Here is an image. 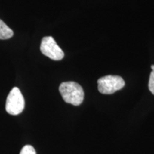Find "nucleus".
I'll return each mask as SVG.
<instances>
[{
  "mask_svg": "<svg viewBox=\"0 0 154 154\" xmlns=\"http://www.w3.org/2000/svg\"><path fill=\"white\" fill-rule=\"evenodd\" d=\"M14 35V32L10 28L0 19V39H9Z\"/></svg>",
  "mask_w": 154,
  "mask_h": 154,
  "instance_id": "obj_5",
  "label": "nucleus"
},
{
  "mask_svg": "<svg viewBox=\"0 0 154 154\" xmlns=\"http://www.w3.org/2000/svg\"><path fill=\"white\" fill-rule=\"evenodd\" d=\"M152 72L149 76V88L150 91L154 95V65L151 66Z\"/></svg>",
  "mask_w": 154,
  "mask_h": 154,
  "instance_id": "obj_6",
  "label": "nucleus"
},
{
  "mask_svg": "<svg viewBox=\"0 0 154 154\" xmlns=\"http://www.w3.org/2000/svg\"><path fill=\"white\" fill-rule=\"evenodd\" d=\"M24 96L19 88L14 87L9 92L6 101V111L9 114L16 116L21 113L24 109Z\"/></svg>",
  "mask_w": 154,
  "mask_h": 154,
  "instance_id": "obj_3",
  "label": "nucleus"
},
{
  "mask_svg": "<svg viewBox=\"0 0 154 154\" xmlns=\"http://www.w3.org/2000/svg\"><path fill=\"white\" fill-rule=\"evenodd\" d=\"M59 92L63 101L74 106H79L84 98V92L82 86L74 82L61 83L59 86Z\"/></svg>",
  "mask_w": 154,
  "mask_h": 154,
  "instance_id": "obj_1",
  "label": "nucleus"
},
{
  "mask_svg": "<svg viewBox=\"0 0 154 154\" xmlns=\"http://www.w3.org/2000/svg\"><path fill=\"white\" fill-rule=\"evenodd\" d=\"M40 50L44 55L54 61L61 60L64 57L62 49L51 36H45L42 38Z\"/></svg>",
  "mask_w": 154,
  "mask_h": 154,
  "instance_id": "obj_4",
  "label": "nucleus"
},
{
  "mask_svg": "<svg viewBox=\"0 0 154 154\" xmlns=\"http://www.w3.org/2000/svg\"><path fill=\"white\" fill-rule=\"evenodd\" d=\"M19 154H36V153L33 146L26 145L22 148Z\"/></svg>",
  "mask_w": 154,
  "mask_h": 154,
  "instance_id": "obj_7",
  "label": "nucleus"
},
{
  "mask_svg": "<svg viewBox=\"0 0 154 154\" xmlns=\"http://www.w3.org/2000/svg\"><path fill=\"white\" fill-rule=\"evenodd\" d=\"M98 89L101 94H112L121 90L125 86V82L121 76L108 75L98 79Z\"/></svg>",
  "mask_w": 154,
  "mask_h": 154,
  "instance_id": "obj_2",
  "label": "nucleus"
}]
</instances>
